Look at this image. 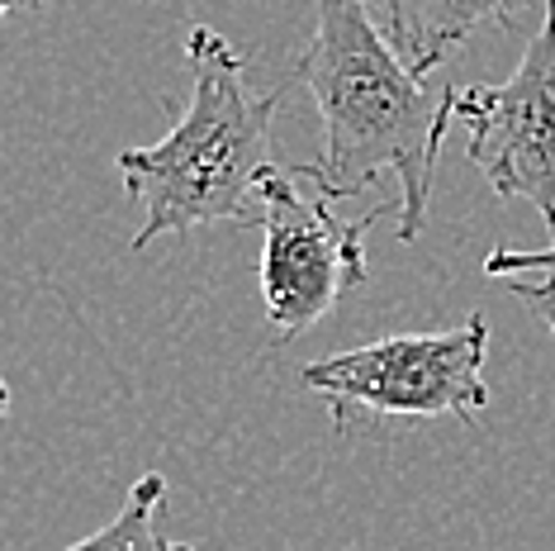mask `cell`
Segmentation results:
<instances>
[{
    "mask_svg": "<svg viewBox=\"0 0 555 551\" xmlns=\"http://www.w3.org/2000/svg\"><path fill=\"white\" fill-rule=\"evenodd\" d=\"M319 24L299 57V81L319 105L323 157L305 177L333 200L365 195L385 171L399 177V243L427 223L433 171L451 124V91H433L409 67L365 0H313Z\"/></svg>",
    "mask_w": 555,
    "mask_h": 551,
    "instance_id": "6da1fadb",
    "label": "cell"
},
{
    "mask_svg": "<svg viewBox=\"0 0 555 551\" xmlns=\"http://www.w3.org/2000/svg\"><path fill=\"white\" fill-rule=\"evenodd\" d=\"M191 105L176 129L153 148L119 153V177L143 205L133 253L157 238H176L205 223H261V177L271 162V119L281 91H247V53L219 29L195 24L185 34Z\"/></svg>",
    "mask_w": 555,
    "mask_h": 551,
    "instance_id": "7a4b0ae2",
    "label": "cell"
},
{
    "mask_svg": "<svg viewBox=\"0 0 555 551\" xmlns=\"http://www.w3.org/2000/svg\"><path fill=\"white\" fill-rule=\"evenodd\" d=\"M489 323L470 315L456 329L441 333H395L380 343H365L357 353H337L309 361L299 385L327 399L337 433L351 428L357 413L371 419H461L489 405L485 381Z\"/></svg>",
    "mask_w": 555,
    "mask_h": 551,
    "instance_id": "3957f363",
    "label": "cell"
},
{
    "mask_svg": "<svg viewBox=\"0 0 555 551\" xmlns=\"http://www.w3.org/2000/svg\"><path fill=\"white\" fill-rule=\"evenodd\" d=\"M261 195V299L281 343L309 333L337 309V299L365 281V233L385 209L361 219L337 215L299 167H271Z\"/></svg>",
    "mask_w": 555,
    "mask_h": 551,
    "instance_id": "277c9868",
    "label": "cell"
},
{
    "mask_svg": "<svg viewBox=\"0 0 555 551\" xmlns=\"http://www.w3.org/2000/svg\"><path fill=\"white\" fill-rule=\"evenodd\" d=\"M451 119L465 124V157L494 195L527 200L555 238V0H541V24L513 77L451 91Z\"/></svg>",
    "mask_w": 555,
    "mask_h": 551,
    "instance_id": "5b68a950",
    "label": "cell"
},
{
    "mask_svg": "<svg viewBox=\"0 0 555 551\" xmlns=\"http://www.w3.org/2000/svg\"><path fill=\"white\" fill-rule=\"evenodd\" d=\"M517 5H541V0H380L385 39L418 77H433L485 24H513Z\"/></svg>",
    "mask_w": 555,
    "mask_h": 551,
    "instance_id": "8992f818",
    "label": "cell"
},
{
    "mask_svg": "<svg viewBox=\"0 0 555 551\" xmlns=\"http://www.w3.org/2000/svg\"><path fill=\"white\" fill-rule=\"evenodd\" d=\"M162 513H167V475L147 471L133 480L129 499L100 533L72 542L67 551H195L191 542H167L162 537Z\"/></svg>",
    "mask_w": 555,
    "mask_h": 551,
    "instance_id": "52a82bcc",
    "label": "cell"
},
{
    "mask_svg": "<svg viewBox=\"0 0 555 551\" xmlns=\"http://www.w3.org/2000/svg\"><path fill=\"white\" fill-rule=\"evenodd\" d=\"M527 271H546L555 276V243L541 247V253H517V247H494L485 257V276L489 281H513V276H527Z\"/></svg>",
    "mask_w": 555,
    "mask_h": 551,
    "instance_id": "ba28073f",
    "label": "cell"
},
{
    "mask_svg": "<svg viewBox=\"0 0 555 551\" xmlns=\"http://www.w3.org/2000/svg\"><path fill=\"white\" fill-rule=\"evenodd\" d=\"M503 285H508V291H513L517 299H527V305H532L537 315H541V323H546V329L555 333V276H546L541 285H532V281H517V276H513V281H503Z\"/></svg>",
    "mask_w": 555,
    "mask_h": 551,
    "instance_id": "9c48e42d",
    "label": "cell"
},
{
    "mask_svg": "<svg viewBox=\"0 0 555 551\" xmlns=\"http://www.w3.org/2000/svg\"><path fill=\"white\" fill-rule=\"evenodd\" d=\"M43 0H0V20L5 15H15V10H39Z\"/></svg>",
    "mask_w": 555,
    "mask_h": 551,
    "instance_id": "30bf717a",
    "label": "cell"
},
{
    "mask_svg": "<svg viewBox=\"0 0 555 551\" xmlns=\"http://www.w3.org/2000/svg\"><path fill=\"white\" fill-rule=\"evenodd\" d=\"M5 413H10V385H5V375H0V423H5Z\"/></svg>",
    "mask_w": 555,
    "mask_h": 551,
    "instance_id": "8fae6325",
    "label": "cell"
}]
</instances>
